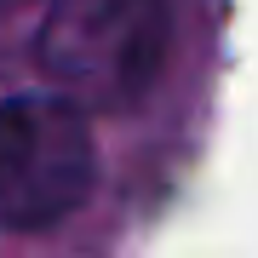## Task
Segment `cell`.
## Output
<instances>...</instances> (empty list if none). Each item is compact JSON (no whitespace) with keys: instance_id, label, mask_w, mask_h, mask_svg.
<instances>
[{"instance_id":"cell-1","label":"cell","mask_w":258,"mask_h":258,"mask_svg":"<svg viewBox=\"0 0 258 258\" xmlns=\"http://www.w3.org/2000/svg\"><path fill=\"white\" fill-rule=\"evenodd\" d=\"M172 46L166 0H46L35 57L69 103L120 115L132 109Z\"/></svg>"},{"instance_id":"cell-2","label":"cell","mask_w":258,"mask_h":258,"mask_svg":"<svg viewBox=\"0 0 258 258\" xmlns=\"http://www.w3.org/2000/svg\"><path fill=\"white\" fill-rule=\"evenodd\" d=\"M92 184L98 149L81 103L63 92H18L0 103V235L69 218Z\"/></svg>"},{"instance_id":"cell-3","label":"cell","mask_w":258,"mask_h":258,"mask_svg":"<svg viewBox=\"0 0 258 258\" xmlns=\"http://www.w3.org/2000/svg\"><path fill=\"white\" fill-rule=\"evenodd\" d=\"M12 6H23V0H0V12H12Z\"/></svg>"}]
</instances>
